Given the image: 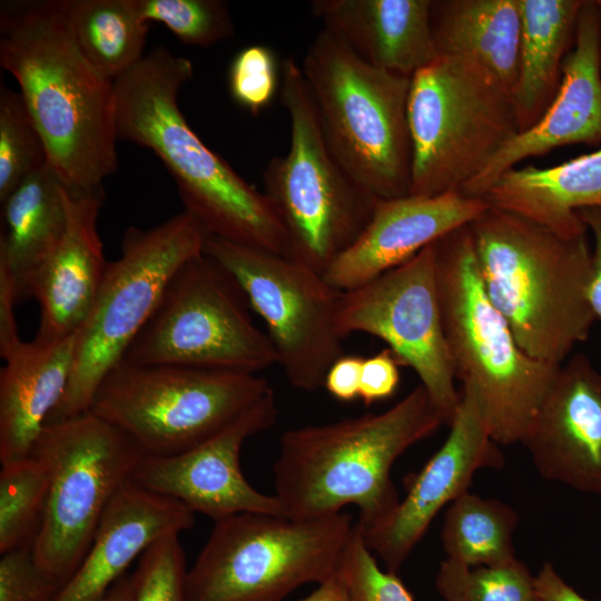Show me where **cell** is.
<instances>
[{"label":"cell","mask_w":601,"mask_h":601,"mask_svg":"<svg viewBox=\"0 0 601 601\" xmlns=\"http://www.w3.org/2000/svg\"><path fill=\"white\" fill-rule=\"evenodd\" d=\"M270 388L257 374L120 362L101 381L89 411L146 456L164 457L214 436Z\"/></svg>","instance_id":"11"},{"label":"cell","mask_w":601,"mask_h":601,"mask_svg":"<svg viewBox=\"0 0 601 601\" xmlns=\"http://www.w3.org/2000/svg\"><path fill=\"white\" fill-rule=\"evenodd\" d=\"M584 0H519L518 71L511 96L519 132L533 127L555 98Z\"/></svg>","instance_id":"26"},{"label":"cell","mask_w":601,"mask_h":601,"mask_svg":"<svg viewBox=\"0 0 601 601\" xmlns=\"http://www.w3.org/2000/svg\"><path fill=\"white\" fill-rule=\"evenodd\" d=\"M518 513L508 503L465 492L447 505L441 541L446 559L470 566L516 559L513 534Z\"/></svg>","instance_id":"30"},{"label":"cell","mask_w":601,"mask_h":601,"mask_svg":"<svg viewBox=\"0 0 601 601\" xmlns=\"http://www.w3.org/2000/svg\"><path fill=\"white\" fill-rule=\"evenodd\" d=\"M364 358L357 355H342L328 368L324 387L336 400L351 402L359 397L362 366Z\"/></svg>","instance_id":"40"},{"label":"cell","mask_w":601,"mask_h":601,"mask_svg":"<svg viewBox=\"0 0 601 601\" xmlns=\"http://www.w3.org/2000/svg\"><path fill=\"white\" fill-rule=\"evenodd\" d=\"M208 236L185 210L152 228L126 230L121 255L107 263L92 307L76 333L70 381L47 423L89 411L101 381L122 361L173 276L204 253Z\"/></svg>","instance_id":"9"},{"label":"cell","mask_w":601,"mask_h":601,"mask_svg":"<svg viewBox=\"0 0 601 601\" xmlns=\"http://www.w3.org/2000/svg\"><path fill=\"white\" fill-rule=\"evenodd\" d=\"M312 13L364 62L413 77L437 53L431 0H313Z\"/></svg>","instance_id":"23"},{"label":"cell","mask_w":601,"mask_h":601,"mask_svg":"<svg viewBox=\"0 0 601 601\" xmlns=\"http://www.w3.org/2000/svg\"><path fill=\"white\" fill-rule=\"evenodd\" d=\"M277 415L270 388L238 418L197 446L171 456H145L132 481L180 501L214 522L248 512L286 516L277 496L257 491L239 466L245 441L274 426Z\"/></svg>","instance_id":"16"},{"label":"cell","mask_w":601,"mask_h":601,"mask_svg":"<svg viewBox=\"0 0 601 601\" xmlns=\"http://www.w3.org/2000/svg\"><path fill=\"white\" fill-rule=\"evenodd\" d=\"M0 63L17 80L62 184L102 187L117 169L115 82L80 50L65 0L1 1Z\"/></svg>","instance_id":"1"},{"label":"cell","mask_w":601,"mask_h":601,"mask_svg":"<svg viewBox=\"0 0 601 601\" xmlns=\"http://www.w3.org/2000/svg\"><path fill=\"white\" fill-rule=\"evenodd\" d=\"M483 199L562 236L588 233L578 211L601 207V147L553 167H514Z\"/></svg>","instance_id":"25"},{"label":"cell","mask_w":601,"mask_h":601,"mask_svg":"<svg viewBox=\"0 0 601 601\" xmlns=\"http://www.w3.org/2000/svg\"><path fill=\"white\" fill-rule=\"evenodd\" d=\"M66 229L50 256L29 279L26 297L40 309L35 339L52 342L75 335L86 321L105 273L107 260L97 221L104 187L72 190L63 185Z\"/></svg>","instance_id":"21"},{"label":"cell","mask_w":601,"mask_h":601,"mask_svg":"<svg viewBox=\"0 0 601 601\" xmlns=\"http://www.w3.org/2000/svg\"><path fill=\"white\" fill-rule=\"evenodd\" d=\"M71 32L86 58L115 80L145 55L149 23L134 0H65Z\"/></svg>","instance_id":"29"},{"label":"cell","mask_w":601,"mask_h":601,"mask_svg":"<svg viewBox=\"0 0 601 601\" xmlns=\"http://www.w3.org/2000/svg\"><path fill=\"white\" fill-rule=\"evenodd\" d=\"M300 69L324 139L345 173L376 199L410 195L412 77L364 62L324 28Z\"/></svg>","instance_id":"6"},{"label":"cell","mask_w":601,"mask_h":601,"mask_svg":"<svg viewBox=\"0 0 601 601\" xmlns=\"http://www.w3.org/2000/svg\"><path fill=\"white\" fill-rule=\"evenodd\" d=\"M410 195L461 190L518 132L512 96L480 65L437 57L411 79Z\"/></svg>","instance_id":"8"},{"label":"cell","mask_w":601,"mask_h":601,"mask_svg":"<svg viewBox=\"0 0 601 601\" xmlns=\"http://www.w3.org/2000/svg\"><path fill=\"white\" fill-rule=\"evenodd\" d=\"M61 588L39 566L31 546L1 554L0 601H53Z\"/></svg>","instance_id":"38"},{"label":"cell","mask_w":601,"mask_h":601,"mask_svg":"<svg viewBox=\"0 0 601 601\" xmlns=\"http://www.w3.org/2000/svg\"><path fill=\"white\" fill-rule=\"evenodd\" d=\"M49 489V471L35 455L1 463V554L24 546L32 548L43 523Z\"/></svg>","instance_id":"31"},{"label":"cell","mask_w":601,"mask_h":601,"mask_svg":"<svg viewBox=\"0 0 601 601\" xmlns=\"http://www.w3.org/2000/svg\"><path fill=\"white\" fill-rule=\"evenodd\" d=\"M337 327L343 338L365 333L383 339L398 364L417 374L450 426L461 394L443 331L434 243L370 283L343 292Z\"/></svg>","instance_id":"15"},{"label":"cell","mask_w":601,"mask_h":601,"mask_svg":"<svg viewBox=\"0 0 601 601\" xmlns=\"http://www.w3.org/2000/svg\"><path fill=\"white\" fill-rule=\"evenodd\" d=\"M135 578L134 574L126 573L109 590L102 601H134Z\"/></svg>","instance_id":"45"},{"label":"cell","mask_w":601,"mask_h":601,"mask_svg":"<svg viewBox=\"0 0 601 601\" xmlns=\"http://www.w3.org/2000/svg\"><path fill=\"white\" fill-rule=\"evenodd\" d=\"M75 335L52 342L21 341L2 356L0 461L26 457L62 400L75 355Z\"/></svg>","instance_id":"24"},{"label":"cell","mask_w":601,"mask_h":601,"mask_svg":"<svg viewBox=\"0 0 601 601\" xmlns=\"http://www.w3.org/2000/svg\"><path fill=\"white\" fill-rule=\"evenodd\" d=\"M139 16L165 24L183 43L209 47L235 33L228 4L221 0H134Z\"/></svg>","instance_id":"34"},{"label":"cell","mask_w":601,"mask_h":601,"mask_svg":"<svg viewBox=\"0 0 601 601\" xmlns=\"http://www.w3.org/2000/svg\"><path fill=\"white\" fill-rule=\"evenodd\" d=\"M195 513L180 501L132 480L106 510L89 550L53 601H102L129 564L156 540L190 529Z\"/></svg>","instance_id":"22"},{"label":"cell","mask_w":601,"mask_h":601,"mask_svg":"<svg viewBox=\"0 0 601 601\" xmlns=\"http://www.w3.org/2000/svg\"><path fill=\"white\" fill-rule=\"evenodd\" d=\"M248 307L234 278L203 253L173 276L121 362L256 374L278 357Z\"/></svg>","instance_id":"13"},{"label":"cell","mask_w":601,"mask_h":601,"mask_svg":"<svg viewBox=\"0 0 601 601\" xmlns=\"http://www.w3.org/2000/svg\"><path fill=\"white\" fill-rule=\"evenodd\" d=\"M443 418L423 385L391 408L285 431L273 466L276 496L286 516L316 520L354 505L363 536L381 529L400 499L394 462L433 435Z\"/></svg>","instance_id":"2"},{"label":"cell","mask_w":601,"mask_h":601,"mask_svg":"<svg viewBox=\"0 0 601 601\" xmlns=\"http://www.w3.org/2000/svg\"><path fill=\"white\" fill-rule=\"evenodd\" d=\"M30 454L46 464L50 477L33 556L63 587L89 550L109 504L146 455L90 411L45 424Z\"/></svg>","instance_id":"12"},{"label":"cell","mask_w":601,"mask_h":601,"mask_svg":"<svg viewBox=\"0 0 601 601\" xmlns=\"http://www.w3.org/2000/svg\"><path fill=\"white\" fill-rule=\"evenodd\" d=\"M280 100L290 144L263 173L264 195L287 239V257L324 274L367 225L376 198L359 187L329 150L300 66H282Z\"/></svg>","instance_id":"7"},{"label":"cell","mask_w":601,"mask_h":601,"mask_svg":"<svg viewBox=\"0 0 601 601\" xmlns=\"http://www.w3.org/2000/svg\"><path fill=\"white\" fill-rule=\"evenodd\" d=\"M204 253L237 283L264 321L288 382L307 392L324 387L344 355L337 327L341 290L286 256L208 236Z\"/></svg>","instance_id":"14"},{"label":"cell","mask_w":601,"mask_h":601,"mask_svg":"<svg viewBox=\"0 0 601 601\" xmlns=\"http://www.w3.org/2000/svg\"><path fill=\"white\" fill-rule=\"evenodd\" d=\"M187 572L188 601H282L337 573L355 524L348 513L298 521L239 513L214 522Z\"/></svg>","instance_id":"10"},{"label":"cell","mask_w":601,"mask_h":601,"mask_svg":"<svg viewBox=\"0 0 601 601\" xmlns=\"http://www.w3.org/2000/svg\"><path fill=\"white\" fill-rule=\"evenodd\" d=\"M435 585L443 601H539L534 577L518 558L477 566L445 559Z\"/></svg>","instance_id":"32"},{"label":"cell","mask_w":601,"mask_h":601,"mask_svg":"<svg viewBox=\"0 0 601 601\" xmlns=\"http://www.w3.org/2000/svg\"><path fill=\"white\" fill-rule=\"evenodd\" d=\"M63 184L49 162L27 177L1 204L0 267L18 299L29 279L58 246L66 229Z\"/></svg>","instance_id":"28"},{"label":"cell","mask_w":601,"mask_h":601,"mask_svg":"<svg viewBox=\"0 0 601 601\" xmlns=\"http://www.w3.org/2000/svg\"><path fill=\"white\" fill-rule=\"evenodd\" d=\"M521 444L545 480L601 495V373L588 356L560 366Z\"/></svg>","instance_id":"18"},{"label":"cell","mask_w":601,"mask_h":601,"mask_svg":"<svg viewBox=\"0 0 601 601\" xmlns=\"http://www.w3.org/2000/svg\"><path fill=\"white\" fill-rule=\"evenodd\" d=\"M298 601H348V597L337 571L336 574L319 583L309 595Z\"/></svg>","instance_id":"44"},{"label":"cell","mask_w":601,"mask_h":601,"mask_svg":"<svg viewBox=\"0 0 601 601\" xmlns=\"http://www.w3.org/2000/svg\"><path fill=\"white\" fill-rule=\"evenodd\" d=\"M19 302L16 288L8 273L0 267V355L1 357L17 346L21 339L18 334L14 306Z\"/></svg>","instance_id":"42"},{"label":"cell","mask_w":601,"mask_h":601,"mask_svg":"<svg viewBox=\"0 0 601 601\" xmlns=\"http://www.w3.org/2000/svg\"><path fill=\"white\" fill-rule=\"evenodd\" d=\"M499 446L473 395L462 391L443 445L410 481L407 493L391 519L377 531L363 536L387 571H398L437 513L469 491L477 471L504 466Z\"/></svg>","instance_id":"17"},{"label":"cell","mask_w":601,"mask_h":601,"mask_svg":"<svg viewBox=\"0 0 601 601\" xmlns=\"http://www.w3.org/2000/svg\"><path fill=\"white\" fill-rule=\"evenodd\" d=\"M484 289L532 358L561 366L588 339L592 248L487 205L469 224Z\"/></svg>","instance_id":"4"},{"label":"cell","mask_w":601,"mask_h":601,"mask_svg":"<svg viewBox=\"0 0 601 601\" xmlns=\"http://www.w3.org/2000/svg\"><path fill=\"white\" fill-rule=\"evenodd\" d=\"M600 7V22H599V63L601 71V0H598Z\"/></svg>","instance_id":"46"},{"label":"cell","mask_w":601,"mask_h":601,"mask_svg":"<svg viewBox=\"0 0 601 601\" xmlns=\"http://www.w3.org/2000/svg\"><path fill=\"white\" fill-rule=\"evenodd\" d=\"M400 366L390 348L364 358L359 398L365 405H372L394 395L401 381Z\"/></svg>","instance_id":"39"},{"label":"cell","mask_w":601,"mask_h":601,"mask_svg":"<svg viewBox=\"0 0 601 601\" xmlns=\"http://www.w3.org/2000/svg\"><path fill=\"white\" fill-rule=\"evenodd\" d=\"M278 63L274 51L262 45L243 48L228 70L233 99L257 115L269 106L278 88Z\"/></svg>","instance_id":"37"},{"label":"cell","mask_w":601,"mask_h":601,"mask_svg":"<svg viewBox=\"0 0 601 601\" xmlns=\"http://www.w3.org/2000/svg\"><path fill=\"white\" fill-rule=\"evenodd\" d=\"M487 207L461 193L377 199L356 238L323 274L333 287L352 290L413 258L452 230L469 225Z\"/></svg>","instance_id":"20"},{"label":"cell","mask_w":601,"mask_h":601,"mask_svg":"<svg viewBox=\"0 0 601 601\" xmlns=\"http://www.w3.org/2000/svg\"><path fill=\"white\" fill-rule=\"evenodd\" d=\"M534 583L539 601H589L563 580L551 562L543 563Z\"/></svg>","instance_id":"43"},{"label":"cell","mask_w":601,"mask_h":601,"mask_svg":"<svg viewBox=\"0 0 601 601\" xmlns=\"http://www.w3.org/2000/svg\"><path fill=\"white\" fill-rule=\"evenodd\" d=\"M193 63L154 48L114 80L118 138L152 150L174 177L185 211L209 236L287 256L284 229L268 199L214 152L178 106Z\"/></svg>","instance_id":"3"},{"label":"cell","mask_w":601,"mask_h":601,"mask_svg":"<svg viewBox=\"0 0 601 601\" xmlns=\"http://www.w3.org/2000/svg\"><path fill=\"white\" fill-rule=\"evenodd\" d=\"M48 162L43 140L20 92L0 90V201Z\"/></svg>","instance_id":"33"},{"label":"cell","mask_w":601,"mask_h":601,"mask_svg":"<svg viewBox=\"0 0 601 601\" xmlns=\"http://www.w3.org/2000/svg\"><path fill=\"white\" fill-rule=\"evenodd\" d=\"M444 336L455 377L499 445L522 443L560 366L529 356L490 300L469 225L434 242Z\"/></svg>","instance_id":"5"},{"label":"cell","mask_w":601,"mask_h":601,"mask_svg":"<svg viewBox=\"0 0 601 601\" xmlns=\"http://www.w3.org/2000/svg\"><path fill=\"white\" fill-rule=\"evenodd\" d=\"M338 574L346 588L348 601H414L396 573L383 571L378 566L356 524L344 551Z\"/></svg>","instance_id":"36"},{"label":"cell","mask_w":601,"mask_h":601,"mask_svg":"<svg viewBox=\"0 0 601 601\" xmlns=\"http://www.w3.org/2000/svg\"><path fill=\"white\" fill-rule=\"evenodd\" d=\"M430 23L437 57L473 61L512 92L520 42L519 0H431Z\"/></svg>","instance_id":"27"},{"label":"cell","mask_w":601,"mask_h":601,"mask_svg":"<svg viewBox=\"0 0 601 601\" xmlns=\"http://www.w3.org/2000/svg\"><path fill=\"white\" fill-rule=\"evenodd\" d=\"M578 215L593 238L589 297L595 319L601 322V207L584 208Z\"/></svg>","instance_id":"41"},{"label":"cell","mask_w":601,"mask_h":601,"mask_svg":"<svg viewBox=\"0 0 601 601\" xmlns=\"http://www.w3.org/2000/svg\"><path fill=\"white\" fill-rule=\"evenodd\" d=\"M598 0H584L579 12L574 42L562 66L559 91L542 118L518 132L461 194L485 196L495 180L521 161L573 145H601V71L599 63Z\"/></svg>","instance_id":"19"},{"label":"cell","mask_w":601,"mask_h":601,"mask_svg":"<svg viewBox=\"0 0 601 601\" xmlns=\"http://www.w3.org/2000/svg\"><path fill=\"white\" fill-rule=\"evenodd\" d=\"M186 558L179 534L156 540L140 555L134 601H188Z\"/></svg>","instance_id":"35"}]
</instances>
